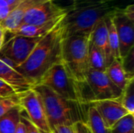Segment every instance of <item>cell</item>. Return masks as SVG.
Listing matches in <instances>:
<instances>
[{
    "label": "cell",
    "instance_id": "obj_16",
    "mask_svg": "<svg viewBox=\"0 0 134 133\" xmlns=\"http://www.w3.org/2000/svg\"><path fill=\"white\" fill-rule=\"evenodd\" d=\"M105 72L112 83L122 91L125 89L130 82L134 80V78L129 76L125 71L122 63V58L114 59L107 67Z\"/></svg>",
    "mask_w": 134,
    "mask_h": 133
},
{
    "label": "cell",
    "instance_id": "obj_28",
    "mask_svg": "<svg viewBox=\"0 0 134 133\" xmlns=\"http://www.w3.org/2000/svg\"><path fill=\"white\" fill-rule=\"evenodd\" d=\"M75 133H91L86 122L79 121L73 125Z\"/></svg>",
    "mask_w": 134,
    "mask_h": 133
},
{
    "label": "cell",
    "instance_id": "obj_26",
    "mask_svg": "<svg viewBox=\"0 0 134 133\" xmlns=\"http://www.w3.org/2000/svg\"><path fill=\"white\" fill-rule=\"evenodd\" d=\"M21 121L24 122V124L25 125L26 127V133H41L40 131L27 118V117L25 116L23 110L21 111V117H20Z\"/></svg>",
    "mask_w": 134,
    "mask_h": 133
},
{
    "label": "cell",
    "instance_id": "obj_2",
    "mask_svg": "<svg viewBox=\"0 0 134 133\" xmlns=\"http://www.w3.org/2000/svg\"><path fill=\"white\" fill-rule=\"evenodd\" d=\"M115 0H72L63 20L65 37L90 34L95 27L120 9Z\"/></svg>",
    "mask_w": 134,
    "mask_h": 133
},
{
    "label": "cell",
    "instance_id": "obj_15",
    "mask_svg": "<svg viewBox=\"0 0 134 133\" xmlns=\"http://www.w3.org/2000/svg\"><path fill=\"white\" fill-rule=\"evenodd\" d=\"M91 42L96 47H97L100 50V52L104 56L108 67L114 59L111 56L109 46L108 31L105 20L100 21L93 29L91 34Z\"/></svg>",
    "mask_w": 134,
    "mask_h": 133
},
{
    "label": "cell",
    "instance_id": "obj_3",
    "mask_svg": "<svg viewBox=\"0 0 134 133\" xmlns=\"http://www.w3.org/2000/svg\"><path fill=\"white\" fill-rule=\"evenodd\" d=\"M33 89L39 94L52 131L60 125H73L79 121L86 122L90 104L71 102L57 95L49 88L38 84Z\"/></svg>",
    "mask_w": 134,
    "mask_h": 133
},
{
    "label": "cell",
    "instance_id": "obj_18",
    "mask_svg": "<svg viewBox=\"0 0 134 133\" xmlns=\"http://www.w3.org/2000/svg\"><path fill=\"white\" fill-rule=\"evenodd\" d=\"M86 122L91 133H111V129L107 127L98 111L91 104L87 111Z\"/></svg>",
    "mask_w": 134,
    "mask_h": 133
},
{
    "label": "cell",
    "instance_id": "obj_7",
    "mask_svg": "<svg viewBox=\"0 0 134 133\" xmlns=\"http://www.w3.org/2000/svg\"><path fill=\"white\" fill-rule=\"evenodd\" d=\"M20 107L27 118L40 131L41 133H52L48 122L44 106L39 94L31 89L20 93Z\"/></svg>",
    "mask_w": 134,
    "mask_h": 133
},
{
    "label": "cell",
    "instance_id": "obj_25",
    "mask_svg": "<svg viewBox=\"0 0 134 133\" xmlns=\"http://www.w3.org/2000/svg\"><path fill=\"white\" fill-rule=\"evenodd\" d=\"M16 5H11L3 0H0V24L13 10Z\"/></svg>",
    "mask_w": 134,
    "mask_h": 133
},
{
    "label": "cell",
    "instance_id": "obj_22",
    "mask_svg": "<svg viewBox=\"0 0 134 133\" xmlns=\"http://www.w3.org/2000/svg\"><path fill=\"white\" fill-rule=\"evenodd\" d=\"M124 108L129 114H134V80H132L122 91L119 98Z\"/></svg>",
    "mask_w": 134,
    "mask_h": 133
},
{
    "label": "cell",
    "instance_id": "obj_32",
    "mask_svg": "<svg viewBox=\"0 0 134 133\" xmlns=\"http://www.w3.org/2000/svg\"><path fill=\"white\" fill-rule=\"evenodd\" d=\"M5 1L6 3H8L9 5H17L20 2H22L23 0H3Z\"/></svg>",
    "mask_w": 134,
    "mask_h": 133
},
{
    "label": "cell",
    "instance_id": "obj_19",
    "mask_svg": "<svg viewBox=\"0 0 134 133\" xmlns=\"http://www.w3.org/2000/svg\"><path fill=\"white\" fill-rule=\"evenodd\" d=\"M112 16L113 15L105 19L106 24L108 27V31L109 46L113 59H120L121 57H120V52H119V41L116 27L114 24Z\"/></svg>",
    "mask_w": 134,
    "mask_h": 133
},
{
    "label": "cell",
    "instance_id": "obj_6",
    "mask_svg": "<svg viewBox=\"0 0 134 133\" xmlns=\"http://www.w3.org/2000/svg\"><path fill=\"white\" fill-rule=\"evenodd\" d=\"M41 38L42 37L13 35L7 42H4L0 49V58L14 68H17L28 58Z\"/></svg>",
    "mask_w": 134,
    "mask_h": 133
},
{
    "label": "cell",
    "instance_id": "obj_35",
    "mask_svg": "<svg viewBox=\"0 0 134 133\" xmlns=\"http://www.w3.org/2000/svg\"><path fill=\"white\" fill-rule=\"evenodd\" d=\"M52 133H53V132H52Z\"/></svg>",
    "mask_w": 134,
    "mask_h": 133
},
{
    "label": "cell",
    "instance_id": "obj_34",
    "mask_svg": "<svg viewBox=\"0 0 134 133\" xmlns=\"http://www.w3.org/2000/svg\"><path fill=\"white\" fill-rule=\"evenodd\" d=\"M3 43H4V40H0V49H2V47L3 45Z\"/></svg>",
    "mask_w": 134,
    "mask_h": 133
},
{
    "label": "cell",
    "instance_id": "obj_14",
    "mask_svg": "<svg viewBox=\"0 0 134 133\" xmlns=\"http://www.w3.org/2000/svg\"><path fill=\"white\" fill-rule=\"evenodd\" d=\"M66 14L53 19L46 23L41 24H21L16 29L11 31L10 34L13 35H20L30 38L42 37L55 28L59 24L62 22Z\"/></svg>",
    "mask_w": 134,
    "mask_h": 133
},
{
    "label": "cell",
    "instance_id": "obj_12",
    "mask_svg": "<svg viewBox=\"0 0 134 133\" xmlns=\"http://www.w3.org/2000/svg\"><path fill=\"white\" fill-rule=\"evenodd\" d=\"M0 80L11 86L16 93H22L35 86L24 74L0 58Z\"/></svg>",
    "mask_w": 134,
    "mask_h": 133
},
{
    "label": "cell",
    "instance_id": "obj_20",
    "mask_svg": "<svg viewBox=\"0 0 134 133\" xmlns=\"http://www.w3.org/2000/svg\"><path fill=\"white\" fill-rule=\"evenodd\" d=\"M89 64L91 70L105 71L107 68V63L104 56L100 50L96 47L92 42H90L89 47Z\"/></svg>",
    "mask_w": 134,
    "mask_h": 133
},
{
    "label": "cell",
    "instance_id": "obj_9",
    "mask_svg": "<svg viewBox=\"0 0 134 133\" xmlns=\"http://www.w3.org/2000/svg\"><path fill=\"white\" fill-rule=\"evenodd\" d=\"M66 7H61L54 1L47 2L36 5L27 11L22 20L21 24H41L66 14Z\"/></svg>",
    "mask_w": 134,
    "mask_h": 133
},
{
    "label": "cell",
    "instance_id": "obj_21",
    "mask_svg": "<svg viewBox=\"0 0 134 133\" xmlns=\"http://www.w3.org/2000/svg\"><path fill=\"white\" fill-rule=\"evenodd\" d=\"M111 133H134L133 114H128L118 121L111 128Z\"/></svg>",
    "mask_w": 134,
    "mask_h": 133
},
{
    "label": "cell",
    "instance_id": "obj_11",
    "mask_svg": "<svg viewBox=\"0 0 134 133\" xmlns=\"http://www.w3.org/2000/svg\"><path fill=\"white\" fill-rule=\"evenodd\" d=\"M90 104L96 108L104 122L109 129L129 114L124 108L119 99L98 100L94 101Z\"/></svg>",
    "mask_w": 134,
    "mask_h": 133
},
{
    "label": "cell",
    "instance_id": "obj_27",
    "mask_svg": "<svg viewBox=\"0 0 134 133\" xmlns=\"http://www.w3.org/2000/svg\"><path fill=\"white\" fill-rule=\"evenodd\" d=\"M13 94H16L15 90L11 86L0 80V97L11 96Z\"/></svg>",
    "mask_w": 134,
    "mask_h": 133
},
{
    "label": "cell",
    "instance_id": "obj_4",
    "mask_svg": "<svg viewBox=\"0 0 134 133\" xmlns=\"http://www.w3.org/2000/svg\"><path fill=\"white\" fill-rule=\"evenodd\" d=\"M91 34L71 35L64 40L62 63L78 83L86 82L90 70L88 56Z\"/></svg>",
    "mask_w": 134,
    "mask_h": 133
},
{
    "label": "cell",
    "instance_id": "obj_30",
    "mask_svg": "<svg viewBox=\"0 0 134 133\" xmlns=\"http://www.w3.org/2000/svg\"><path fill=\"white\" fill-rule=\"evenodd\" d=\"M53 133H75L73 125H60L53 129Z\"/></svg>",
    "mask_w": 134,
    "mask_h": 133
},
{
    "label": "cell",
    "instance_id": "obj_31",
    "mask_svg": "<svg viewBox=\"0 0 134 133\" xmlns=\"http://www.w3.org/2000/svg\"><path fill=\"white\" fill-rule=\"evenodd\" d=\"M15 133H26V127H25V125L21 121V119H20V124L18 125V126L16 128V130Z\"/></svg>",
    "mask_w": 134,
    "mask_h": 133
},
{
    "label": "cell",
    "instance_id": "obj_13",
    "mask_svg": "<svg viewBox=\"0 0 134 133\" xmlns=\"http://www.w3.org/2000/svg\"><path fill=\"white\" fill-rule=\"evenodd\" d=\"M50 1L54 0H23L0 24L2 27L5 32L10 33L21 25L23 17L27 11L36 5Z\"/></svg>",
    "mask_w": 134,
    "mask_h": 133
},
{
    "label": "cell",
    "instance_id": "obj_23",
    "mask_svg": "<svg viewBox=\"0 0 134 133\" xmlns=\"http://www.w3.org/2000/svg\"><path fill=\"white\" fill-rule=\"evenodd\" d=\"M17 107H20V93L0 97V117Z\"/></svg>",
    "mask_w": 134,
    "mask_h": 133
},
{
    "label": "cell",
    "instance_id": "obj_8",
    "mask_svg": "<svg viewBox=\"0 0 134 133\" xmlns=\"http://www.w3.org/2000/svg\"><path fill=\"white\" fill-rule=\"evenodd\" d=\"M86 82L93 93L94 101L119 99L122 96V91L112 83L105 71L90 69Z\"/></svg>",
    "mask_w": 134,
    "mask_h": 133
},
{
    "label": "cell",
    "instance_id": "obj_5",
    "mask_svg": "<svg viewBox=\"0 0 134 133\" xmlns=\"http://www.w3.org/2000/svg\"><path fill=\"white\" fill-rule=\"evenodd\" d=\"M38 84L49 88L67 100L85 104L82 99L80 83H78L70 75L63 63L50 68L42 77Z\"/></svg>",
    "mask_w": 134,
    "mask_h": 133
},
{
    "label": "cell",
    "instance_id": "obj_24",
    "mask_svg": "<svg viewBox=\"0 0 134 133\" xmlns=\"http://www.w3.org/2000/svg\"><path fill=\"white\" fill-rule=\"evenodd\" d=\"M122 63L126 74L134 78V47L124 58H122Z\"/></svg>",
    "mask_w": 134,
    "mask_h": 133
},
{
    "label": "cell",
    "instance_id": "obj_10",
    "mask_svg": "<svg viewBox=\"0 0 134 133\" xmlns=\"http://www.w3.org/2000/svg\"><path fill=\"white\" fill-rule=\"evenodd\" d=\"M112 17L119 41L120 57L124 58L134 47V22L122 14L119 10Z\"/></svg>",
    "mask_w": 134,
    "mask_h": 133
},
{
    "label": "cell",
    "instance_id": "obj_29",
    "mask_svg": "<svg viewBox=\"0 0 134 133\" xmlns=\"http://www.w3.org/2000/svg\"><path fill=\"white\" fill-rule=\"evenodd\" d=\"M119 12L126 16L129 20L134 22V6L133 4L128 5L124 8H120Z\"/></svg>",
    "mask_w": 134,
    "mask_h": 133
},
{
    "label": "cell",
    "instance_id": "obj_33",
    "mask_svg": "<svg viewBox=\"0 0 134 133\" xmlns=\"http://www.w3.org/2000/svg\"><path fill=\"white\" fill-rule=\"evenodd\" d=\"M5 33H6V32L3 30V28L2 27V26H1V24H0V40H4Z\"/></svg>",
    "mask_w": 134,
    "mask_h": 133
},
{
    "label": "cell",
    "instance_id": "obj_1",
    "mask_svg": "<svg viewBox=\"0 0 134 133\" xmlns=\"http://www.w3.org/2000/svg\"><path fill=\"white\" fill-rule=\"evenodd\" d=\"M63 20L42 37L25 62L16 68L34 85L38 83L50 68L62 63L63 43L65 38Z\"/></svg>",
    "mask_w": 134,
    "mask_h": 133
},
{
    "label": "cell",
    "instance_id": "obj_17",
    "mask_svg": "<svg viewBox=\"0 0 134 133\" xmlns=\"http://www.w3.org/2000/svg\"><path fill=\"white\" fill-rule=\"evenodd\" d=\"M21 111L17 107L0 117V133H15L20 122Z\"/></svg>",
    "mask_w": 134,
    "mask_h": 133
}]
</instances>
